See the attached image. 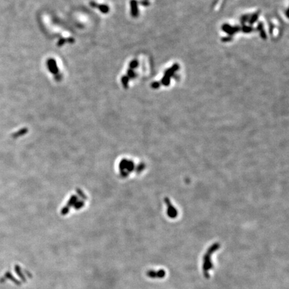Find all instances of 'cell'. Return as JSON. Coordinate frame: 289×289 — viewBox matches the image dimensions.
<instances>
[{
	"instance_id": "1",
	"label": "cell",
	"mask_w": 289,
	"mask_h": 289,
	"mask_svg": "<svg viewBox=\"0 0 289 289\" xmlns=\"http://www.w3.org/2000/svg\"><path fill=\"white\" fill-rule=\"evenodd\" d=\"M211 255L207 253L204 257V263H203V270L204 276L206 278H209V271L213 268V264L211 261Z\"/></svg>"
},
{
	"instance_id": "2",
	"label": "cell",
	"mask_w": 289,
	"mask_h": 289,
	"mask_svg": "<svg viewBox=\"0 0 289 289\" xmlns=\"http://www.w3.org/2000/svg\"><path fill=\"white\" fill-rule=\"evenodd\" d=\"M46 65L48 70L54 74V76L59 74V69L58 68L56 61L54 58H51L48 59L46 62Z\"/></svg>"
},
{
	"instance_id": "3",
	"label": "cell",
	"mask_w": 289,
	"mask_h": 289,
	"mask_svg": "<svg viewBox=\"0 0 289 289\" xmlns=\"http://www.w3.org/2000/svg\"><path fill=\"white\" fill-rule=\"evenodd\" d=\"M89 4H90V7H92V8H97L99 9L100 11L103 14H108L110 11L109 7L106 4H98L97 3H96L95 1H90V3H89Z\"/></svg>"
},
{
	"instance_id": "4",
	"label": "cell",
	"mask_w": 289,
	"mask_h": 289,
	"mask_svg": "<svg viewBox=\"0 0 289 289\" xmlns=\"http://www.w3.org/2000/svg\"><path fill=\"white\" fill-rule=\"evenodd\" d=\"M130 5H131V14L132 17L137 18L139 16L138 2L137 1V0H131Z\"/></svg>"
},
{
	"instance_id": "5",
	"label": "cell",
	"mask_w": 289,
	"mask_h": 289,
	"mask_svg": "<svg viewBox=\"0 0 289 289\" xmlns=\"http://www.w3.org/2000/svg\"><path fill=\"white\" fill-rule=\"evenodd\" d=\"M147 276L151 278H162L165 276V272L163 270H160L159 271L150 270L147 272Z\"/></svg>"
},
{
	"instance_id": "6",
	"label": "cell",
	"mask_w": 289,
	"mask_h": 289,
	"mask_svg": "<svg viewBox=\"0 0 289 289\" xmlns=\"http://www.w3.org/2000/svg\"><path fill=\"white\" fill-rule=\"evenodd\" d=\"M222 30L226 32L227 33L230 35H233V33H235L236 32H237L238 30H240V28L238 27H232L228 24H224V25L222 26Z\"/></svg>"
},
{
	"instance_id": "7",
	"label": "cell",
	"mask_w": 289,
	"mask_h": 289,
	"mask_svg": "<svg viewBox=\"0 0 289 289\" xmlns=\"http://www.w3.org/2000/svg\"><path fill=\"white\" fill-rule=\"evenodd\" d=\"M129 78H128V76L127 75H125L123 76H122L121 78V83L123 86V87L125 89H127L129 88Z\"/></svg>"
},
{
	"instance_id": "8",
	"label": "cell",
	"mask_w": 289,
	"mask_h": 289,
	"mask_svg": "<svg viewBox=\"0 0 289 289\" xmlns=\"http://www.w3.org/2000/svg\"><path fill=\"white\" fill-rule=\"evenodd\" d=\"M127 76H128V78L129 79H134V78H136L137 74L136 72L133 70L129 69L128 70H127Z\"/></svg>"
},
{
	"instance_id": "9",
	"label": "cell",
	"mask_w": 289,
	"mask_h": 289,
	"mask_svg": "<svg viewBox=\"0 0 289 289\" xmlns=\"http://www.w3.org/2000/svg\"><path fill=\"white\" fill-rule=\"evenodd\" d=\"M139 66V62H138V60H132V61L130 62V64H129V69H131V70H134L137 68V67H138Z\"/></svg>"
},
{
	"instance_id": "10",
	"label": "cell",
	"mask_w": 289,
	"mask_h": 289,
	"mask_svg": "<svg viewBox=\"0 0 289 289\" xmlns=\"http://www.w3.org/2000/svg\"><path fill=\"white\" fill-rule=\"evenodd\" d=\"M218 248H219V245L218 244H214L212 246H211L208 249V254H213V253L216 251V250H218Z\"/></svg>"
},
{
	"instance_id": "11",
	"label": "cell",
	"mask_w": 289,
	"mask_h": 289,
	"mask_svg": "<svg viewBox=\"0 0 289 289\" xmlns=\"http://www.w3.org/2000/svg\"><path fill=\"white\" fill-rule=\"evenodd\" d=\"M161 83H162L163 85H165L166 86H167L169 84H170V78L167 76H164L163 78L161 80Z\"/></svg>"
},
{
	"instance_id": "12",
	"label": "cell",
	"mask_w": 289,
	"mask_h": 289,
	"mask_svg": "<svg viewBox=\"0 0 289 289\" xmlns=\"http://www.w3.org/2000/svg\"><path fill=\"white\" fill-rule=\"evenodd\" d=\"M66 42H67V39H65V38H60V39L58 41L57 46L58 47H61L64 44H66Z\"/></svg>"
},
{
	"instance_id": "13",
	"label": "cell",
	"mask_w": 289,
	"mask_h": 289,
	"mask_svg": "<svg viewBox=\"0 0 289 289\" xmlns=\"http://www.w3.org/2000/svg\"><path fill=\"white\" fill-rule=\"evenodd\" d=\"M258 18V13L254 14V15H253L251 17V19H250V20H249L250 24H253V23H254L255 22V21H256V20H257Z\"/></svg>"
},
{
	"instance_id": "14",
	"label": "cell",
	"mask_w": 289,
	"mask_h": 289,
	"mask_svg": "<svg viewBox=\"0 0 289 289\" xmlns=\"http://www.w3.org/2000/svg\"><path fill=\"white\" fill-rule=\"evenodd\" d=\"M252 30H253L252 28L250 27V26H244V27L242 28V31L245 33H249L251 32Z\"/></svg>"
},
{
	"instance_id": "15",
	"label": "cell",
	"mask_w": 289,
	"mask_h": 289,
	"mask_svg": "<svg viewBox=\"0 0 289 289\" xmlns=\"http://www.w3.org/2000/svg\"><path fill=\"white\" fill-rule=\"evenodd\" d=\"M160 86V83L159 82H153V83L151 84V87L153 89H157L158 88H159Z\"/></svg>"
},
{
	"instance_id": "16",
	"label": "cell",
	"mask_w": 289,
	"mask_h": 289,
	"mask_svg": "<svg viewBox=\"0 0 289 289\" xmlns=\"http://www.w3.org/2000/svg\"><path fill=\"white\" fill-rule=\"evenodd\" d=\"M140 4L142 5L143 6H149V2L147 1V0H142V1H140Z\"/></svg>"
},
{
	"instance_id": "17",
	"label": "cell",
	"mask_w": 289,
	"mask_h": 289,
	"mask_svg": "<svg viewBox=\"0 0 289 289\" xmlns=\"http://www.w3.org/2000/svg\"><path fill=\"white\" fill-rule=\"evenodd\" d=\"M74 42H75V40L73 38H67V42L69 43V44H74Z\"/></svg>"
},
{
	"instance_id": "18",
	"label": "cell",
	"mask_w": 289,
	"mask_h": 289,
	"mask_svg": "<svg viewBox=\"0 0 289 289\" xmlns=\"http://www.w3.org/2000/svg\"><path fill=\"white\" fill-rule=\"evenodd\" d=\"M62 76L61 75V74H57V75H55V79H56V81H60L62 80Z\"/></svg>"
},
{
	"instance_id": "19",
	"label": "cell",
	"mask_w": 289,
	"mask_h": 289,
	"mask_svg": "<svg viewBox=\"0 0 289 289\" xmlns=\"http://www.w3.org/2000/svg\"><path fill=\"white\" fill-rule=\"evenodd\" d=\"M261 37L263 38V39H264V40L266 39V33H265L264 31L263 30V29L261 30Z\"/></svg>"
},
{
	"instance_id": "20",
	"label": "cell",
	"mask_w": 289,
	"mask_h": 289,
	"mask_svg": "<svg viewBox=\"0 0 289 289\" xmlns=\"http://www.w3.org/2000/svg\"><path fill=\"white\" fill-rule=\"evenodd\" d=\"M221 40H222L223 42H228V41L232 40V37H226V38H223L222 39H221Z\"/></svg>"
},
{
	"instance_id": "21",
	"label": "cell",
	"mask_w": 289,
	"mask_h": 289,
	"mask_svg": "<svg viewBox=\"0 0 289 289\" xmlns=\"http://www.w3.org/2000/svg\"><path fill=\"white\" fill-rule=\"evenodd\" d=\"M248 19H249V16H244L242 18V20L243 22H246V21L248 20Z\"/></svg>"
}]
</instances>
